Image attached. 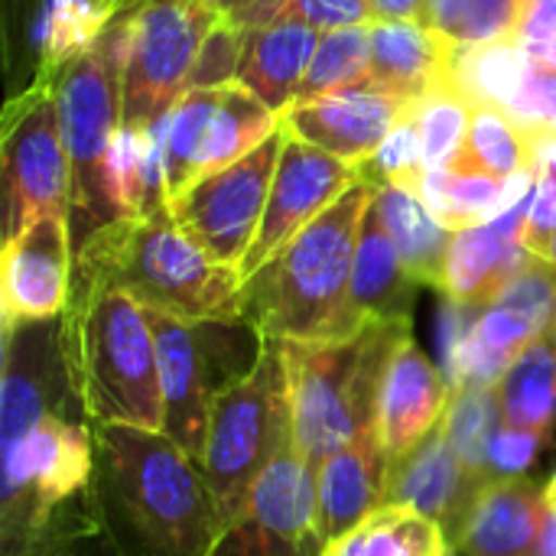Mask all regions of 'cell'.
I'll list each match as a JSON object with an SVG mask.
<instances>
[{"label": "cell", "mask_w": 556, "mask_h": 556, "mask_svg": "<svg viewBox=\"0 0 556 556\" xmlns=\"http://www.w3.org/2000/svg\"><path fill=\"white\" fill-rule=\"evenodd\" d=\"M375 186L355 182L241 287V316L267 339L336 342L362 329L349 309L358 231Z\"/></svg>", "instance_id": "obj_1"}, {"label": "cell", "mask_w": 556, "mask_h": 556, "mask_svg": "<svg viewBox=\"0 0 556 556\" xmlns=\"http://www.w3.org/2000/svg\"><path fill=\"white\" fill-rule=\"evenodd\" d=\"M72 287H104L182 323L244 319L241 274L215 264L173 218L153 212L101 228L78 254Z\"/></svg>", "instance_id": "obj_2"}, {"label": "cell", "mask_w": 556, "mask_h": 556, "mask_svg": "<svg viewBox=\"0 0 556 556\" xmlns=\"http://www.w3.org/2000/svg\"><path fill=\"white\" fill-rule=\"evenodd\" d=\"M62 342L81 407L94 424L163 433V384L147 309L104 287H72Z\"/></svg>", "instance_id": "obj_3"}, {"label": "cell", "mask_w": 556, "mask_h": 556, "mask_svg": "<svg viewBox=\"0 0 556 556\" xmlns=\"http://www.w3.org/2000/svg\"><path fill=\"white\" fill-rule=\"evenodd\" d=\"M94 450L150 556H212L228 531L202 466L166 433L94 424Z\"/></svg>", "instance_id": "obj_4"}, {"label": "cell", "mask_w": 556, "mask_h": 556, "mask_svg": "<svg viewBox=\"0 0 556 556\" xmlns=\"http://www.w3.org/2000/svg\"><path fill=\"white\" fill-rule=\"evenodd\" d=\"M410 339V319H375L352 339L283 342L293 446L319 472L362 427L378 420L384 375Z\"/></svg>", "instance_id": "obj_5"}, {"label": "cell", "mask_w": 556, "mask_h": 556, "mask_svg": "<svg viewBox=\"0 0 556 556\" xmlns=\"http://www.w3.org/2000/svg\"><path fill=\"white\" fill-rule=\"evenodd\" d=\"M124 65H127V13L121 10L108 29L49 81L55 88L62 140L72 166L68 228L75 254L108 225L121 222L111 195L108 163L124 127Z\"/></svg>", "instance_id": "obj_6"}, {"label": "cell", "mask_w": 556, "mask_h": 556, "mask_svg": "<svg viewBox=\"0 0 556 556\" xmlns=\"http://www.w3.org/2000/svg\"><path fill=\"white\" fill-rule=\"evenodd\" d=\"M287 446H293L290 375L283 342L267 339L257 368L212 404L202 472L228 528L241 518L254 485Z\"/></svg>", "instance_id": "obj_7"}, {"label": "cell", "mask_w": 556, "mask_h": 556, "mask_svg": "<svg viewBox=\"0 0 556 556\" xmlns=\"http://www.w3.org/2000/svg\"><path fill=\"white\" fill-rule=\"evenodd\" d=\"M124 130H150L189 91L205 39L218 26L212 0H127Z\"/></svg>", "instance_id": "obj_8"}, {"label": "cell", "mask_w": 556, "mask_h": 556, "mask_svg": "<svg viewBox=\"0 0 556 556\" xmlns=\"http://www.w3.org/2000/svg\"><path fill=\"white\" fill-rule=\"evenodd\" d=\"M0 166L7 192V238L42 215H65L72 205V166L62 140L55 88L36 78L7 101L0 121Z\"/></svg>", "instance_id": "obj_9"}, {"label": "cell", "mask_w": 556, "mask_h": 556, "mask_svg": "<svg viewBox=\"0 0 556 556\" xmlns=\"http://www.w3.org/2000/svg\"><path fill=\"white\" fill-rule=\"evenodd\" d=\"M283 143H287V124L280 121L277 134H270L257 150H251L248 156H241L238 163L218 173L202 176L169 202L176 225L215 264L241 270L257 238Z\"/></svg>", "instance_id": "obj_10"}, {"label": "cell", "mask_w": 556, "mask_h": 556, "mask_svg": "<svg viewBox=\"0 0 556 556\" xmlns=\"http://www.w3.org/2000/svg\"><path fill=\"white\" fill-rule=\"evenodd\" d=\"M94 437L75 414H49L3 440V525L7 541L46 525L59 505L91 479Z\"/></svg>", "instance_id": "obj_11"}, {"label": "cell", "mask_w": 556, "mask_h": 556, "mask_svg": "<svg viewBox=\"0 0 556 556\" xmlns=\"http://www.w3.org/2000/svg\"><path fill=\"white\" fill-rule=\"evenodd\" d=\"M212 556H323L316 538V469L296 446H287L270 463Z\"/></svg>", "instance_id": "obj_12"}, {"label": "cell", "mask_w": 556, "mask_h": 556, "mask_svg": "<svg viewBox=\"0 0 556 556\" xmlns=\"http://www.w3.org/2000/svg\"><path fill=\"white\" fill-rule=\"evenodd\" d=\"M355 182H362L358 166L293 137L280 150L270 199L257 228V238L241 264V280L257 274L274 254H280L309 222H316L329 205H336Z\"/></svg>", "instance_id": "obj_13"}, {"label": "cell", "mask_w": 556, "mask_h": 556, "mask_svg": "<svg viewBox=\"0 0 556 556\" xmlns=\"http://www.w3.org/2000/svg\"><path fill=\"white\" fill-rule=\"evenodd\" d=\"M75 248L65 215H42L7 238L0 257L3 329L55 319L72 300Z\"/></svg>", "instance_id": "obj_14"}, {"label": "cell", "mask_w": 556, "mask_h": 556, "mask_svg": "<svg viewBox=\"0 0 556 556\" xmlns=\"http://www.w3.org/2000/svg\"><path fill=\"white\" fill-rule=\"evenodd\" d=\"M417 101L391 94L371 81L306 101L283 111V124L293 137L352 163H368L388 134L414 114Z\"/></svg>", "instance_id": "obj_15"}, {"label": "cell", "mask_w": 556, "mask_h": 556, "mask_svg": "<svg viewBox=\"0 0 556 556\" xmlns=\"http://www.w3.org/2000/svg\"><path fill=\"white\" fill-rule=\"evenodd\" d=\"M489 479H495V476L472 472L456 456V450L450 446L443 424H440L410 453L391 459L384 505L430 518L433 525L443 528V534L453 547L469 511H472L476 495L482 492V485Z\"/></svg>", "instance_id": "obj_16"}, {"label": "cell", "mask_w": 556, "mask_h": 556, "mask_svg": "<svg viewBox=\"0 0 556 556\" xmlns=\"http://www.w3.org/2000/svg\"><path fill=\"white\" fill-rule=\"evenodd\" d=\"M538 186H541V179H538ZM538 186L528 189L498 218L456 231L450 261H446V277H443L446 300L485 309L505 293V287L515 280V274L534 254L525 244V231L531 222Z\"/></svg>", "instance_id": "obj_17"}, {"label": "cell", "mask_w": 556, "mask_h": 556, "mask_svg": "<svg viewBox=\"0 0 556 556\" xmlns=\"http://www.w3.org/2000/svg\"><path fill=\"white\" fill-rule=\"evenodd\" d=\"M391 453L378 420L362 427L316 472V538L323 551L384 508Z\"/></svg>", "instance_id": "obj_18"}, {"label": "cell", "mask_w": 556, "mask_h": 556, "mask_svg": "<svg viewBox=\"0 0 556 556\" xmlns=\"http://www.w3.org/2000/svg\"><path fill=\"white\" fill-rule=\"evenodd\" d=\"M147 316L156 339V362H160V384H163V433L202 466L215 397L205 381L195 329L192 323L173 319L166 313L147 309Z\"/></svg>", "instance_id": "obj_19"}, {"label": "cell", "mask_w": 556, "mask_h": 556, "mask_svg": "<svg viewBox=\"0 0 556 556\" xmlns=\"http://www.w3.org/2000/svg\"><path fill=\"white\" fill-rule=\"evenodd\" d=\"M547 518V485L525 476H495L482 485L456 538L466 556H538Z\"/></svg>", "instance_id": "obj_20"}, {"label": "cell", "mask_w": 556, "mask_h": 556, "mask_svg": "<svg viewBox=\"0 0 556 556\" xmlns=\"http://www.w3.org/2000/svg\"><path fill=\"white\" fill-rule=\"evenodd\" d=\"M450 401L453 384L414 345V339H407L384 375L378 401V430L391 459L410 453L424 437H430L443 424Z\"/></svg>", "instance_id": "obj_21"}, {"label": "cell", "mask_w": 556, "mask_h": 556, "mask_svg": "<svg viewBox=\"0 0 556 556\" xmlns=\"http://www.w3.org/2000/svg\"><path fill=\"white\" fill-rule=\"evenodd\" d=\"M459 46L427 23L375 20L371 23V85L420 101L433 88L453 81Z\"/></svg>", "instance_id": "obj_22"}, {"label": "cell", "mask_w": 556, "mask_h": 556, "mask_svg": "<svg viewBox=\"0 0 556 556\" xmlns=\"http://www.w3.org/2000/svg\"><path fill=\"white\" fill-rule=\"evenodd\" d=\"M319 39L323 33L300 20H274L267 26L248 29L238 65V85H244L283 117V111L300 94Z\"/></svg>", "instance_id": "obj_23"}, {"label": "cell", "mask_w": 556, "mask_h": 556, "mask_svg": "<svg viewBox=\"0 0 556 556\" xmlns=\"http://www.w3.org/2000/svg\"><path fill=\"white\" fill-rule=\"evenodd\" d=\"M417 296V280L407 274L378 205L371 202L355 248V267H352V290H349V309L358 329H365L375 319H410Z\"/></svg>", "instance_id": "obj_24"}, {"label": "cell", "mask_w": 556, "mask_h": 556, "mask_svg": "<svg viewBox=\"0 0 556 556\" xmlns=\"http://www.w3.org/2000/svg\"><path fill=\"white\" fill-rule=\"evenodd\" d=\"M541 179L538 169L521 173L515 179H498L482 169L450 163L443 169H433L420 179L417 192L430 205V212L453 231L485 225L498 218L508 205H515L528 189H534Z\"/></svg>", "instance_id": "obj_25"}, {"label": "cell", "mask_w": 556, "mask_h": 556, "mask_svg": "<svg viewBox=\"0 0 556 556\" xmlns=\"http://www.w3.org/2000/svg\"><path fill=\"white\" fill-rule=\"evenodd\" d=\"M375 205L381 212V222H384L407 274L424 287L443 290L446 261H450L456 231L446 228L430 212L424 195L404 182H388V186L375 189Z\"/></svg>", "instance_id": "obj_26"}, {"label": "cell", "mask_w": 556, "mask_h": 556, "mask_svg": "<svg viewBox=\"0 0 556 556\" xmlns=\"http://www.w3.org/2000/svg\"><path fill=\"white\" fill-rule=\"evenodd\" d=\"M280 114L270 111L257 94H251L244 85H225L222 104L212 117V124L205 127L199 156H195V169H192V182H199L208 173H218L231 163H238L241 156H248L251 150H257L270 134H277L280 127Z\"/></svg>", "instance_id": "obj_27"}, {"label": "cell", "mask_w": 556, "mask_h": 556, "mask_svg": "<svg viewBox=\"0 0 556 556\" xmlns=\"http://www.w3.org/2000/svg\"><path fill=\"white\" fill-rule=\"evenodd\" d=\"M505 427L547 437L556 414V339L534 342L498 384Z\"/></svg>", "instance_id": "obj_28"}, {"label": "cell", "mask_w": 556, "mask_h": 556, "mask_svg": "<svg viewBox=\"0 0 556 556\" xmlns=\"http://www.w3.org/2000/svg\"><path fill=\"white\" fill-rule=\"evenodd\" d=\"M453 163L482 169L498 179H515L521 173L538 169L541 150L534 137L508 111L495 104H476L466 143Z\"/></svg>", "instance_id": "obj_29"}, {"label": "cell", "mask_w": 556, "mask_h": 556, "mask_svg": "<svg viewBox=\"0 0 556 556\" xmlns=\"http://www.w3.org/2000/svg\"><path fill=\"white\" fill-rule=\"evenodd\" d=\"M371 78V26H349L323 33L293 104H306Z\"/></svg>", "instance_id": "obj_30"}, {"label": "cell", "mask_w": 556, "mask_h": 556, "mask_svg": "<svg viewBox=\"0 0 556 556\" xmlns=\"http://www.w3.org/2000/svg\"><path fill=\"white\" fill-rule=\"evenodd\" d=\"M502 427H505V414H502L498 388L466 384V388L453 391L450 410L443 417V433H446L450 446L456 450V456L472 472L492 476L489 453H492V443Z\"/></svg>", "instance_id": "obj_31"}, {"label": "cell", "mask_w": 556, "mask_h": 556, "mask_svg": "<svg viewBox=\"0 0 556 556\" xmlns=\"http://www.w3.org/2000/svg\"><path fill=\"white\" fill-rule=\"evenodd\" d=\"M472 98L456 85V81H446L440 88H433L430 94H424L417 104H414V124H417V134H420V150H424V169L433 173V169H443L450 166L463 143H466V134H469V124H472Z\"/></svg>", "instance_id": "obj_32"}, {"label": "cell", "mask_w": 556, "mask_h": 556, "mask_svg": "<svg viewBox=\"0 0 556 556\" xmlns=\"http://www.w3.org/2000/svg\"><path fill=\"white\" fill-rule=\"evenodd\" d=\"M225 88H189L166 117V189L169 202L192 186L195 156Z\"/></svg>", "instance_id": "obj_33"}, {"label": "cell", "mask_w": 556, "mask_h": 556, "mask_svg": "<svg viewBox=\"0 0 556 556\" xmlns=\"http://www.w3.org/2000/svg\"><path fill=\"white\" fill-rule=\"evenodd\" d=\"M521 0H443L430 13V26L459 49L518 39Z\"/></svg>", "instance_id": "obj_34"}, {"label": "cell", "mask_w": 556, "mask_h": 556, "mask_svg": "<svg viewBox=\"0 0 556 556\" xmlns=\"http://www.w3.org/2000/svg\"><path fill=\"white\" fill-rule=\"evenodd\" d=\"M450 541L440 525L424 515L384 505L375 515V531L365 556H443Z\"/></svg>", "instance_id": "obj_35"}, {"label": "cell", "mask_w": 556, "mask_h": 556, "mask_svg": "<svg viewBox=\"0 0 556 556\" xmlns=\"http://www.w3.org/2000/svg\"><path fill=\"white\" fill-rule=\"evenodd\" d=\"M362 173V182L381 189L388 182H404V186H420V179L427 176L424 169V150H420V134H417V124L414 117L401 121L388 140L381 143V150L358 166Z\"/></svg>", "instance_id": "obj_36"}, {"label": "cell", "mask_w": 556, "mask_h": 556, "mask_svg": "<svg viewBox=\"0 0 556 556\" xmlns=\"http://www.w3.org/2000/svg\"><path fill=\"white\" fill-rule=\"evenodd\" d=\"M244 29L218 20L212 36L202 46V55L195 62V72L189 78V88H225L238 81L241 49H244Z\"/></svg>", "instance_id": "obj_37"}, {"label": "cell", "mask_w": 556, "mask_h": 556, "mask_svg": "<svg viewBox=\"0 0 556 556\" xmlns=\"http://www.w3.org/2000/svg\"><path fill=\"white\" fill-rule=\"evenodd\" d=\"M280 20H300L319 33H332L349 26H371L375 10L371 0H287Z\"/></svg>", "instance_id": "obj_38"}, {"label": "cell", "mask_w": 556, "mask_h": 556, "mask_svg": "<svg viewBox=\"0 0 556 556\" xmlns=\"http://www.w3.org/2000/svg\"><path fill=\"white\" fill-rule=\"evenodd\" d=\"M541 443H544V437L502 427L498 437H495V443H492V453H489L492 476H525L531 469V463L538 459Z\"/></svg>", "instance_id": "obj_39"}, {"label": "cell", "mask_w": 556, "mask_h": 556, "mask_svg": "<svg viewBox=\"0 0 556 556\" xmlns=\"http://www.w3.org/2000/svg\"><path fill=\"white\" fill-rule=\"evenodd\" d=\"M556 36V0H528L518 23V42L528 55H541Z\"/></svg>", "instance_id": "obj_40"}, {"label": "cell", "mask_w": 556, "mask_h": 556, "mask_svg": "<svg viewBox=\"0 0 556 556\" xmlns=\"http://www.w3.org/2000/svg\"><path fill=\"white\" fill-rule=\"evenodd\" d=\"M218 16L238 29H257L283 16L287 0H212Z\"/></svg>", "instance_id": "obj_41"}, {"label": "cell", "mask_w": 556, "mask_h": 556, "mask_svg": "<svg viewBox=\"0 0 556 556\" xmlns=\"http://www.w3.org/2000/svg\"><path fill=\"white\" fill-rule=\"evenodd\" d=\"M375 20H410L430 26V0H371Z\"/></svg>", "instance_id": "obj_42"}, {"label": "cell", "mask_w": 556, "mask_h": 556, "mask_svg": "<svg viewBox=\"0 0 556 556\" xmlns=\"http://www.w3.org/2000/svg\"><path fill=\"white\" fill-rule=\"evenodd\" d=\"M371 531H375V518H368L362 528H355L352 534L339 538L336 544H329L323 556H365L368 554V541H371Z\"/></svg>", "instance_id": "obj_43"}, {"label": "cell", "mask_w": 556, "mask_h": 556, "mask_svg": "<svg viewBox=\"0 0 556 556\" xmlns=\"http://www.w3.org/2000/svg\"><path fill=\"white\" fill-rule=\"evenodd\" d=\"M538 556H556V485L551 482H547V518H544Z\"/></svg>", "instance_id": "obj_44"}, {"label": "cell", "mask_w": 556, "mask_h": 556, "mask_svg": "<svg viewBox=\"0 0 556 556\" xmlns=\"http://www.w3.org/2000/svg\"><path fill=\"white\" fill-rule=\"evenodd\" d=\"M538 59H541L544 65H551V68H554V72H556V36H554V39H551V42H547V49H544V52H541Z\"/></svg>", "instance_id": "obj_45"}, {"label": "cell", "mask_w": 556, "mask_h": 556, "mask_svg": "<svg viewBox=\"0 0 556 556\" xmlns=\"http://www.w3.org/2000/svg\"><path fill=\"white\" fill-rule=\"evenodd\" d=\"M443 556H459V551H456V547H450V551H446Z\"/></svg>", "instance_id": "obj_46"}, {"label": "cell", "mask_w": 556, "mask_h": 556, "mask_svg": "<svg viewBox=\"0 0 556 556\" xmlns=\"http://www.w3.org/2000/svg\"><path fill=\"white\" fill-rule=\"evenodd\" d=\"M551 485H556V476H554V479H551Z\"/></svg>", "instance_id": "obj_47"}, {"label": "cell", "mask_w": 556, "mask_h": 556, "mask_svg": "<svg viewBox=\"0 0 556 556\" xmlns=\"http://www.w3.org/2000/svg\"><path fill=\"white\" fill-rule=\"evenodd\" d=\"M117 3H121V7H124V3H127V0H117Z\"/></svg>", "instance_id": "obj_48"}, {"label": "cell", "mask_w": 556, "mask_h": 556, "mask_svg": "<svg viewBox=\"0 0 556 556\" xmlns=\"http://www.w3.org/2000/svg\"><path fill=\"white\" fill-rule=\"evenodd\" d=\"M521 3H528V0H521Z\"/></svg>", "instance_id": "obj_49"}]
</instances>
